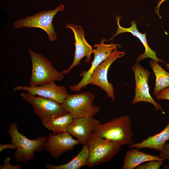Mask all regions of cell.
<instances>
[{"label":"cell","mask_w":169,"mask_h":169,"mask_svg":"<svg viewBox=\"0 0 169 169\" xmlns=\"http://www.w3.org/2000/svg\"><path fill=\"white\" fill-rule=\"evenodd\" d=\"M131 127L130 118L127 115H124L98 125L93 132L120 146L130 145L133 143Z\"/></svg>","instance_id":"cell-1"},{"label":"cell","mask_w":169,"mask_h":169,"mask_svg":"<svg viewBox=\"0 0 169 169\" xmlns=\"http://www.w3.org/2000/svg\"><path fill=\"white\" fill-rule=\"evenodd\" d=\"M8 131L11 143L16 147L13 157L17 161L19 162L24 163L33 158L35 152L41 151L44 148L48 139L45 136L33 140L28 138L19 131L14 122L9 125Z\"/></svg>","instance_id":"cell-2"},{"label":"cell","mask_w":169,"mask_h":169,"mask_svg":"<svg viewBox=\"0 0 169 169\" xmlns=\"http://www.w3.org/2000/svg\"><path fill=\"white\" fill-rule=\"evenodd\" d=\"M29 51L32 64L29 86H38L64 79V75L62 72L56 70L50 60L30 49Z\"/></svg>","instance_id":"cell-3"},{"label":"cell","mask_w":169,"mask_h":169,"mask_svg":"<svg viewBox=\"0 0 169 169\" xmlns=\"http://www.w3.org/2000/svg\"><path fill=\"white\" fill-rule=\"evenodd\" d=\"M87 144L89 155L86 166L90 167L109 162L119 152L121 146L93 132L90 136Z\"/></svg>","instance_id":"cell-4"},{"label":"cell","mask_w":169,"mask_h":169,"mask_svg":"<svg viewBox=\"0 0 169 169\" xmlns=\"http://www.w3.org/2000/svg\"><path fill=\"white\" fill-rule=\"evenodd\" d=\"M95 97L93 94L88 92L71 94L69 95L61 105L73 118L93 117L100 110L99 107L93 105Z\"/></svg>","instance_id":"cell-5"},{"label":"cell","mask_w":169,"mask_h":169,"mask_svg":"<svg viewBox=\"0 0 169 169\" xmlns=\"http://www.w3.org/2000/svg\"><path fill=\"white\" fill-rule=\"evenodd\" d=\"M64 9V5L61 4L54 10L42 11L32 16L19 19L14 22L13 26L17 28L23 27L40 28L47 33L49 40L54 41L57 38V34L53 24V19L58 12Z\"/></svg>","instance_id":"cell-6"},{"label":"cell","mask_w":169,"mask_h":169,"mask_svg":"<svg viewBox=\"0 0 169 169\" xmlns=\"http://www.w3.org/2000/svg\"><path fill=\"white\" fill-rule=\"evenodd\" d=\"M20 96L23 100L32 106L34 113L42 122L64 115L68 112L61 104L48 98L21 93Z\"/></svg>","instance_id":"cell-7"},{"label":"cell","mask_w":169,"mask_h":169,"mask_svg":"<svg viewBox=\"0 0 169 169\" xmlns=\"http://www.w3.org/2000/svg\"><path fill=\"white\" fill-rule=\"evenodd\" d=\"M106 41L105 39H103L99 44L94 45L93 47L95 48L93 50L94 58L91 63V66L88 71L84 70L79 74L83 78L77 84L69 86V88L71 90L78 91L83 87H85L87 85V82L94 70L108 58L114 51L121 47L120 44L113 43L109 44H105V43Z\"/></svg>","instance_id":"cell-8"},{"label":"cell","mask_w":169,"mask_h":169,"mask_svg":"<svg viewBox=\"0 0 169 169\" xmlns=\"http://www.w3.org/2000/svg\"><path fill=\"white\" fill-rule=\"evenodd\" d=\"M125 54L124 52L117 50L114 51L108 58L94 70L87 84H92L100 87L105 91L107 97L115 100L114 88L112 84L108 80V71L110 66L115 60L123 57Z\"/></svg>","instance_id":"cell-9"},{"label":"cell","mask_w":169,"mask_h":169,"mask_svg":"<svg viewBox=\"0 0 169 169\" xmlns=\"http://www.w3.org/2000/svg\"><path fill=\"white\" fill-rule=\"evenodd\" d=\"M131 69L134 74L136 84L135 96L131 104L146 102L152 104L156 111H162L160 104L152 98L150 93L148 80L151 73L136 62L132 66Z\"/></svg>","instance_id":"cell-10"},{"label":"cell","mask_w":169,"mask_h":169,"mask_svg":"<svg viewBox=\"0 0 169 169\" xmlns=\"http://www.w3.org/2000/svg\"><path fill=\"white\" fill-rule=\"evenodd\" d=\"M66 27L71 29L74 33L75 49L73 63L67 69H64L62 71L64 75L68 74L75 66L80 64V60L84 57L86 58V63L90 62L93 50L85 38L84 32L82 26L68 23Z\"/></svg>","instance_id":"cell-11"},{"label":"cell","mask_w":169,"mask_h":169,"mask_svg":"<svg viewBox=\"0 0 169 169\" xmlns=\"http://www.w3.org/2000/svg\"><path fill=\"white\" fill-rule=\"evenodd\" d=\"M20 90L24 91L33 95L50 99L60 104L69 95L65 87L57 85L55 82L34 87L26 85L16 86L13 90V91Z\"/></svg>","instance_id":"cell-12"},{"label":"cell","mask_w":169,"mask_h":169,"mask_svg":"<svg viewBox=\"0 0 169 169\" xmlns=\"http://www.w3.org/2000/svg\"><path fill=\"white\" fill-rule=\"evenodd\" d=\"M79 144L68 131L53 134L50 133L44 146L54 158L60 157L64 153L72 150L74 146Z\"/></svg>","instance_id":"cell-13"},{"label":"cell","mask_w":169,"mask_h":169,"mask_svg":"<svg viewBox=\"0 0 169 169\" xmlns=\"http://www.w3.org/2000/svg\"><path fill=\"white\" fill-rule=\"evenodd\" d=\"M100 123L99 120L93 117L74 118L68 127L67 131L75 137L79 144L84 145L87 144L96 126Z\"/></svg>","instance_id":"cell-14"},{"label":"cell","mask_w":169,"mask_h":169,"mask_svg":"<svg viewBox=\"0 0 169 169\" xmlns=\"http://www.w3.org/2000/svg\"><path fill=\"white\" fill-rule=\"evenodd\" d=\"M115 19L117 21V25L118 26L117 30L116 33L109 40V41L112 40L115 36L121 33L126 32L130 33L133 36L139 39L145 48L144 52L138 55L136 62L139 63L140 61L146 58H150L158 63L160 62L164 63V61L160 59L156 56V52L149 47L146 38V33H142L138 31L137 28L136 24L135 21L133 20L131 21V26L130 27L125 28L121 27L120 25V16H117Z\"/></svg>","instance_id":"cell-15"},{"label":"cell","mask_w":169,"mask_h":169,"mask_svg":"<svg viewBox=\"0 0 169 169\" xmlns=\"http://www.w3.org/2000/svg\"><path fill=\"white\" fill-rule=\"evenodd\" d=\"M169 140V122L165 128L161 132L148 136L142 142L133 143L130 145L131 148L137 149L147 148L153 149L161 152L164 145Z\"/></svg>","instance_id":"cell-16"},{"label":"cell","mask_w":169,"mask_h":169,"mask_svg":"<svg viewBox=\"0 0 169 169\" xmlns=\"http://www.w3.org/2000/svg\"><path fill=\"white\" fill-rule=\"evenodd\" d=\"M152 160H164L159 156L142 152L138 149L127 151L123 159L122 169H133L143 163Z\"/></svg>","instance_id":"cell-17"},{"label":"cell","mask_w":169,"mask_h":169,"mask_svg":"<svg viewBox=\"0 0 169 169\" xmlns=\"http://www.w3.org/2000/svg\"><path fill=\"white\" fill-rule=\"evenodd\" d=\"M73 119L72 115L67 113L42 122L46 129L52 131L53 134H56L67 131L68 128L72 122Z\"/></svg>","instance_id":"cell-18"},{"label":"cell","mask_w":169,"mask_h":169,"mask_svg":"<svg viewBox=\"0 0 169 169\" xmlns=\"http://www.w3.org/2000/svg\"><path fill=\"white\" fill-rule=\"evenodd\" d=\"M89 155L88 146L84 145L79 152L69 162L59 165L46 163V166L49 169H79L87 165Z\"/></svg>","instance_id":"cell-19"},{"label":"cell","mask_w":169,"mask_h":169,"mask_svg":"<svg viewBox=\"0 0 169 169\" xmlns=\"http://www.w3.org/2000/svg\"><path fill=\"white\" fill-rule=\"evenodd\" d=\"M150 66L156 77V82L153 94L156 95L161 90L169 87V73L164 70L158 63L151 60Z\"/></svg>","instance_id":"cell-20"},{"label":"cell","mask_w":169,"mask_h":169,"mask_svg":"<svg viewBox=\"0 0 169 169\" xmlns=\"http://www.w3.org/2000/svg\"><path fill=\"white\" fill-rule=\"evenodd\" d=\"M164 160H152L137 166L136 169H159L164 162Z\"/></svg>","instance_id":"cell-21"},{"label":"cell","mask_w":169,"mask_h":169,"mask_svg":"<svg viewBox=\"0 0 169 169\" xmlns=\"http://www.w3.org/2000/svg\"><path fill=\"white\" fill-rule=\"evenodd\" d=\"M156 98L158 100H169V87L160 91L156 95Z\"/></svg>","instance_id":"cell-22"},{"label":"cell","mask_w":169,"mask_h":169,"mask_svg":"<svg viewBox=\"0 0 169 169\" xmlns=\"http://www.w3.org/2000/svg\"><path fill=\"white\" fill-rule=\"evenodd\" d=\"M158 156L164 160L169 161V143H166L164 145L161 151Z\"/></svg>","instance_id":"cell-23"},{"label":"cell","mask_w":169,"mask_h":169,"mask_svg":"<svg viewBox=\"0 0 169 169\" xmlns=\"http://www.w3.org/2000/svg\"><path fill=\"white\" fill-rule=\"evenodd\" d=\"M11 158L7 157L4 160L3 164L2 166H0V167L2 169H18L22 167V166L18 165H15L14 166L11 165L9 163V161Z\"/></svg>","instance_id":"cell-24"},{"label":"cell","mask_w":169,"mask_h":169,"mask_svg":"<svg viewBox=\"0 0 169 169\" xmlns=\"http://www.w3.org/2000/svg\"><path fill=\"white\" fill-rule=\"evenodd\" d=\"M16 149V147L13 143L6 144H0V151L1 152L2 151L5 149Z\"/></svg>","instance_id":"cell-25"},{"label":"cell","mask_w":169,"mask_h":169,"mask_svg":"<svg viewBox=\"0 0 169 169\" xmlns=\"http://www.w3.org/2000/svg\"><path fill=\"white\" fill-rule=\"evenodd\" d=\"M167 0H159L157 3V4L156 7L157 10L156 11V13L157 14H159V8L161 4L164 1Z\"/></svg>","instance_id":"cell-26"},{"label":"cell","mask_w":169,"mask_h":169,"mask_svg":"<svg viewBox=\"0 0 169 169\" xmlns=\"http://www.w3.org/2000/svg\"><path fill=\"white\" fill-rule=\"evenodd\" d=\"M166 65L167 68L169 70V63L166 64Z\"/></svg>","instance_id":"cell-27"}]
</instances>
